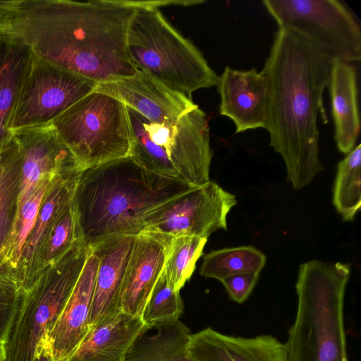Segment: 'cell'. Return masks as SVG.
<instances>
[{
  "instance_id": "6da1fadb",
  "label": "cell",
  "mask_w": 361,
  "mask_h": 361,
  "mask_svg": "<svg viewBox=\"0 0 361 361\" xmlns=\"http://www.w3.org/2000/svg\"><path fill=\"white\" fill-rule=\"evenodd\" d=\"M143 1H6L0 33L42 59L99 82L135 75L127 50L130 22Z\"/></svg>"
},
{
  "instance_id": "7a4b0ae2",
  "label": "cell",
  "mask_w": 361,
  "mask_h": 361,
  "mask_svg": "<svg viewBox=\"0 0 361 361\" xmlns=\"http://www.w3.org/2000/svg\"><path fill=\"white\" fill-rule=\"evenodd\" d=\"M333 59L300 35L279 28L263 68L269 86L266 129L283 157L287 181L296 190L323 170L319 159L317 116L326 115L323 93Z\"/></svg>"
},
{
  "instance_id": "3957f363",
  "label": "cell",
  "mask_w": 361,
  "mask_h": 361,
  "mask_svg": "<svg viewBox=\"0 0 361 361\" xmlns=\"http://www.w3.org/2000/svg\"><path fill=\"white\" fill-rule=\"evenodd\" d=\"M195 188L150 171L130 157L80 171L72 204L79 242L92 248L114 235H137L149 211Z\"/></svg>"
},
{
  "instance_id": "277c9868",
  "label": "cell",
  "mask_w": 361,
  "mask_h": 361,
  "mask_svg": "<svg viewBox=\"0 0 361 361\" xmlns=\"http://www.w3.org/2000/svg\"><path fill=\"white\" fill-rule=\"evenodd\" d=\"M348 264L314 259L299 267L294 322L285 343L288 361H348L344 296Z\"/></svg>"
},
{
  "instance_id": "5b68a950",
  "label": "cell",
  "mask_w": 361,
  "mask_h": 361,
  "mask_svg": "<svg viewBox=\"0 0 361 361\" xmlns=\"http://www.w3.org/2000/svg\"><path fill=\"white\" fill-rule=\"evenodd\" d=\"M200 4L199 0L143 1L127 33V50L137 70L189 99L199 89L217 85L219 76L200 51L166 20L159 8Z\"/></svg>"
},
{
  "instance_id": "8992f818",
  "label": "cell",
  "mask_w": 361,
  "mask_h": 361,
  "mask_svg": "<svg viewBox=\"0 0 361 361\" xmlns=\"http://www.w3.org/2000/svg\"><path fill=\"white\" fill-rule=\"evenodd\" d=\"M130 149L145 169L200 187L210 181L213 156L206 114L198 106L173 123H154L126 106Z\"/></svg>"
},
{
  "instance_id": "52a82bcc",
  "label": "cell",
  "mask_w": 361,
  "mask_h": 361,
  "mask_svg": "<svg viewBox=\"0 0 361 361\" xmlns=\"http://www.w3.org/2000/svg\"><path fill=\"white\" fill-rule=\"evenodd\" d=\"M90 252V247L75 245L21 293L4 338V361H34L37 345L61 314Z\"/></svg>"
},
{
  "instance_id": "ba28073f",
  "label": "cell",
  "mask_w": 361,
  "mask_h": 361,
  "mask_svg": "<svg viewBox=\"0 0 361 361\" xmlns=\"http://www.w3.org/2000/svg\"><path fill=\"white\" fill-rule=\"evenodd\" d=\"M52 125L73 153L80 172L130 154L126 106L109 94L92 91Z\"/></svg>"
},
{
  "instance_id": "9c48e42d",
  "label": "cell",
  "mask_w": 361,
  "mask_h": 361,
  "mask_svg": "<svg viewBox=\"0 0 361 361\" xmlns=\"http://www.w3.org/2000/svg\"><path fill=\"white\" fill-rule=\"evenodd\" d=\"M262 3L279 28L300 35L332 59L350 63L360 60V27L341 2L264 0Z\"/></svg>"
},
{
  "instance_id": "30bf717a",
  "label": "cell",
  "mask_w": 361,
  "mask_h": 361,
  "mask_svg": "<svg viewBox=\"0 0 361 361\" xmlns=\"http://www.w3.org/2000/svg\"><path fill=\"white\" fill-rule=\"evenodd\" d=\"M97 85L35 54L20 92L11 130L52 123L94 91Z\"/></svg>"
},
{
  "instance_id": "8fae6325",
  "label": "cell",
  "mask_w": 361,
  "mask_h": 361,
  "mask_svg": "<svg viewBox=\"0 0 361 361\" xmlns=\"http://www.w3.org/2000/svg\"><path fill=\"white\" fill-rule=\"evenodd\" d=\"M236 203L234 195L210 180L149 211L142 232L208 238L216 230H227V214Z\"/></svg>"
},
{
  "instance_id": "7c38bea8",
  "label": "cell",
  "mask_w": 361,
  "mask_h": 361,
  "mask_svg": "<svg viewBox=\"0 0 361 361\" xmlns=\"http://www.w3.org/2000/svg\"><path fill=\"white\" fill-rule=\"evenodd\" d=\"M12 137L22 156L18 211L45 176L80 172L73 153L52 123L13 130Z\"/></svg>"
},
{
  "instance_id": "4fadbf2b",
  "label": "cell",
  "mask_w": 361,
  "mask_h": 361,
  "mask_svg": "<svg viewBox=\"0 0 361 361\" xmlns=\"http://www.w3.org/2000/svg\"><path fill=\"white\" fill-rule=\"evenodd\" d=\"M79 173L57 175L49 183L16 271L15 283L21 293L29 289L40 275L46 244L54 226L72 203Z\"/></svg>"
},
{
  "instance_id": "5bb4252c",
  "label": "cell",
  "mask_w": 361,
  "mask_h": 361,
  "mask_svg": "<svg viewBox=\"0 0 361 361\" xmlns=\"http://www.w3.org/2000/svg\"><path fill=\"white\" fill-rule=\"evenodd\" d=\"M221 102L219 114L231 118L235 133L266 128L269 86L263 71H238L227 66L217 83Z\"/></svg>"
},
{
  "instance_id": "9a60e30c",
  "label": "cell",
  "mask_w": 361,
  "mask_h": 361,
  "mask_svg": "<svg viewBox=\"0 0 361 361\" xmlns=\"http://www.w3.org/2000/svg\"><path fill=\"white\" fill-rule=\"evenodd\" d=\"M94 90L118 99L154 123L176 122L197 106L140 71L132 77L99 82Z\"/></svg>"
},
{
  "instance_id": "2e32d148",
  "label": "cell",
  "mask_w": 361,
  "mask_h": 361,
  "mask_svg": "<svg viewBox=\"0 0 361 361\" xmlns=\"http://www.w3.org/2000/svg\"><path fill=\"white\" fill-rule=\"evenodd\" d=\"M171 240V238L152 232H142L136 235L121 288V312L142 316L163 272Z\"/></svg>"
},
{
  "instance_id": "e0dca14e",
  "label": "cell",
  "mask_w": 361,
  "mask_h": 361,
  "mask_svg": "<svg viewBox=\"0 0 361 361\" xmlns=\"http://www.w3.org/2000/svg\"><path fill=\"white\" fill-rule=\"evenodd\" d=\"M186 353L192 361H288L285 343L271 335L235 336L209 327L190 334Z\"/></svg>"
},
{
  "instance_id": "ac0fdd59",
  "label": "cell",
  "mask_w": 361,
  "mask_h": 361,
  "mask_svg": "<svg viewBox=\"0 0 361 361\" xmlns=\"http://www.w3.org/2000/svg\"><path fill=\"white\" fill-rule=\"evenodd\" d=\"M135 237L133 235L111 236L91 248L98 259V267L89 320L90 329L121 312V288Z\"/></svg>"
},
{
  "instance_id": "d6986e66",
  "label": "cell",
  "mask_w": 361,
  "mask_h": 361,
  "mask_svg": "<svg viewBox=\"0 0 361 361\" xmlns=\"http://www.w3.org/2000/svg\"><path fill=\"white\" fill-rule=\"evenodd\" d=\"M97 267L98 259L91 250L63 310L47 334L54 361H66L90 330Z\"/></svg>"
},
{
  "instance_id": "ffe728a7",
  "label": "cell",
  "mask_w": 361,
  "mask_h": 361,
  "mask_svg": "<svg viewBox=\"0 0 361 361\" xmlns=\"http://www.w3.org/2000/svg\"><path fill=\"white\" fill-rule=\"evenodd\" d=\"M145 326L141 317L120 312L92 327L66 361H125Z\"/></svg>"
},
{
  "instance_id": "44dd1931",
  "label": "cell",
  "mask_w": 361,
  "mask_h": 361,
  "mask_svg": "<svg viewBox=\"0 0 361 361\" xmlns=\"http://www.w3.org/2000/svg\"><path fill=\"white\" fill-rule=\"evenodd\" d=\"M328 86L335 126V141L341 152L348 154L354 148L360 130L357 73L354 66L333 59Z\"/></svg>"
},
{
  "instance_id": "7402d4cb",
  "label": "cell",
  "mask_w": 361,
  "mask_h": 361,
  "mask_svg": "<svg viewBox=\"0 0 361 361\" xmlns=\"http://www.w3.org/2000/svg\"><path fill=\"white\" fill-rule=\"evenodd\" d=\"M34 56L28 45L0 33V151L12 138V118Z\"/></svg>"
},
{
  "instance_id": "603a6c76",
  "label": "cell",
  "mask_w": 361,
  "mask_h": 361,
  "mask_svg": "<svg viewBox=\"0 0 361 361\" xmlns=\"http://www.w3.org/2000/svg\"><path fill=\"white\" fill-rule=\"evenodd\" d=\"M190 334L179 319L145 326L125 361H192L186 353Z\"/></svg>"
},
{
  "instance_id": "cb8c5ba5",
  "label": "cell",
  "mask_w": 361,
  "mask_h": 361,
  "mask_svg": "<svg viewBox=\"0 0 361 361\" xmlns=\"http://www.w3.org/2000/svg\"><path fill=\"white\" fill-rule=\"evenodd\" d=\"M21 171L22 156L12 137L0 151V258L17 215Z\"/></svg>"
},
{
  "instance_id": "d4e9b609",
  "label": "cell",
  "mask_w": 361,
  "mask_h": 361,
  "mask_svg": "<svg viewBox=\"0 0 361 361\" xmlns=\"http://www.w3.org/2000/svg\"><path fill=\"white\" fill-rule=\"evenodd\" d=\"M265 255L252 246H240L213 250L203 257L200 273L220 281L240 274H259Z\"/></svg>"
},
{
  "instance_id": "484cf974",
  "label": "cell",
  "mask_w": 361,
  "mask_h": 361,
  "mask_svg": "<svg viewBox=\"0 0 361 361\" xmlns=\"http://www.w3.org/2000/svg\"><path fill=\"white\" fill-rule=\"evenodd\" d=\"M55 176L57 175H48L43 178L18 211L11 233L1 252V258L14 283L23 247L34 226L49 183Z\"/></svg>"
},
{
  "instance_id": "4316f807",
  "label": "cell",
  "mask_w": 361,
  "mask_h": 361,
  "mask_svg": "<svg viewBox=\"0 0 361 361\" xmlns=\"http://www.w3.org/2000/svg\"><path fill=\"white\" fill-rule=\"evenodd\" d=\"M361 145L341 161L334 188L333 202L344 221H351L361 206Z\"/></svg>"
},
{
  "instance_id": "83f0119b",
  "label": "cell",
  "mask_w": 361,
  "mask_h": 361,
  "mask_svg": "<svg viewBox=\"0 0 361 361\" xmlns=\"http://www.w3.org/2000/svg\"><path fill=\"white\" fill-rule=\"evenodd\" d=\"M207 241L206 238L188 235L171 238L163 271L175 290L180 291L191 277Z\"/></svg>"
},
{
  "instance_id": "f1b7e54d",
  "label": "cell",
  "mask_w": 361,
  "mask_h": 361,
  "mask_svg": "<svg viewBox=\"0 0 361 361\" xmlns=\"http://www.w3.org/2000/svg\"><path fill=\"white\" fill-rule=\"evenodd\" d=\"M183 311L180 291L171 288L164 271L158 279L141 318L146 326L179 319Z\"/></svg>"
},
{
  "instance_id": "f546056e",
  "label": "cell",
  "mask_w": 361,
  "mask_h": 361,
  "mask_svg": "<svg viewBox=\"0 0 361 361\" xmlns=\"http://www.w3.org/2000/svg\"><path fill=\"white\" fill-rule=\"evenodd\" d=\"M78 244L80 243L78 239L77 220L71 203L54 226L47 240L42 259L40 271L60 260Z\"/></svg>"
},
{
  "instance_id": "4dcf8cb0",
  "label": "cell",
  "mask_w": 361,
  "mask_h": 361,
  "mask_svg": "<svg viewBox=\"0 0 361 361\" xmlns=\"http://www.w3.org/2000/svg\"><path fill=\"white\" fill-rule=\"evenodd\" d=\"M21 292L11 281L0 279V339L4 340L20 300Z\"/></svg>"
},
{
  "instance_id": "1f68e13d",
  "label": "cell",
  "mask_w": 361,
  "mask_h": 361,
  "mask_svg": "<svg viewBox=\"0 0 361 361\" xmlns=\"http://www.w3.org/2000/svg\"><path fill=\"white\" fill-rule=\"evenodd\" d=\"M259 274H240L226 278L221 282L230 298L237 303H243L250 296Z\"/></svg>"
},
{
  "instance_id": "d6a6232c",
  "label": "cell",
  "mask_w": 361,
  "mask_h": 361,
  "mask_svg": "<svg viewBox=\"0 0 361 361\" xmlns=\"http://www.w3.org/2000/svg\"><path fill=\"white\" fill-rule=\"evenodd\" d=\"M34 361H54L51 341L47 334L36 348Z\"/></svg>"
},
{
  "instance_id": "836d02e7",
  "label": "cell",
  "mask_w": 361,
  "mask_h": 361,
  "mask_svg": "<svg viewBox=\"0 0 361 361\" xmlns=\"http://www.w3.org/2000/svg\"><path fill=\"white\" fill-rule=\"evenodd\" d=\"M0 279L13 281L8 268L4 264V262L1 258H0Z\"/></svg>"
},
{
  "instance_id": "e575fe53",
  "label": "cell",
  "mask_w": 361,
  "mask_h": 361,
  "mask_svg": "<svg viewBox=\"0 0 361 361\" xmlns=\"http://www.w3.org/2000/svg\"><path fill=\"white\" fill-rule=\"evenodd\" d=\"M4 340L0 339V361L4 360Z\"/></svg>"
},
{
  "instance_id": "d590c367",
  "label": "cell",
  "mask_w": 361,
  "mask_h": 361,
  "mask_svg": "<svg viewBox=\"0 0 361 361\" xmlns=\"http://www.w3.org/2000/svg\"><path fill=\"white\" fill-rule=\"evenodd\" d=\"M6 1H0V16L4 13V6Z\"/></svg>"
}]
</instances>
